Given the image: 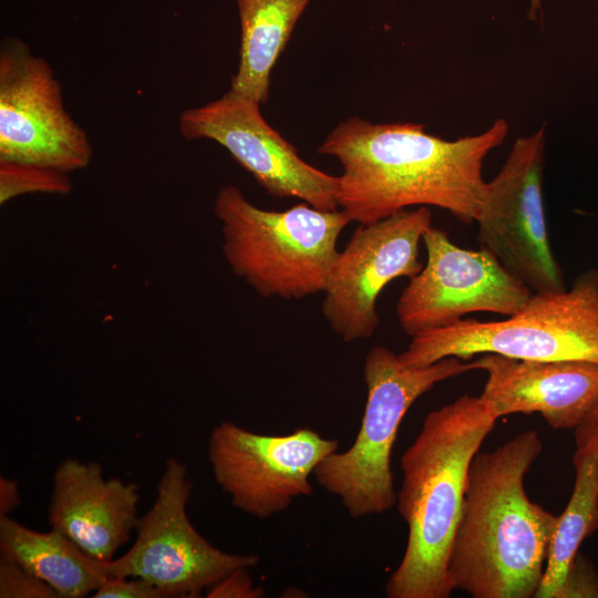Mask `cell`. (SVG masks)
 <instances>
[{
	"instance_id": "obj_1",
	"label": "cell",
	"mask_w": 598,
	"mask_h": 598,
	"mask_svg": "<svg viewBox=\"0 0 598 598\" xmlns=\"http://www.w3.org/2000/svg\"><path fill=\"white\" fill-rule=\"evenodd\" d=\"M508 130L507 121L498 118L480 134L448 141L426 133L422 124H373L352 116L317 152L341 164L338 204L351 221L371 224L420 205L472 224L487 190L484 159Z\"/></svg>"
},
{
	"instance_id": "obj_2",
	"label": "cell",
	"mask_w": 598,
	"mask_h": 598,
	"mask_svg": "<svg viewBox=\"0 0 598 598\" xmlns=\"http://www.w3.org/2000/svg\"><path fill=\"white\" fill-rule=\"evenodd\" d=\"M542 451L538 432L528 430L472 458L447 564L454 589L473 598L535 597L558 519L525 491Z\"/></svg>"
},
{
	"instance_id": "obj_3",
	"label": "cell",
	"mask_w": 598,
	"mask_h": 598,
	"mask_svg": "<svg viewBox=\"0 0 598 598\" xmlns=\"http://www.w3.org/2000/svg\"><path fill=\"white\" fill-rule=\"evenodd\" d=\"M498 419L480 396L462 395L431 411L401 456L399 514L408 524L404 555L385 584L388 598H447V564L467 472Z\"/></svg>"
},
{
	"instance_id": "obj_4",
	"label": "cell",
	"mask_w": 598,
	"mask_h": 598,
	"mask_svg": "<svg viewBox=\"0 0 598 598\" xmlns=\"http://www.w3.org/2000/svg\"><path fill=\"white\" fill-rule=\"evenodd\" d=\"M214 210L233 272L261 297L288 300L323 292L338 238L351 221L342 209L305 202L285 210L259 208L234 185L218 192Z\"/></svg>"
},
{
	"instance_id": "obj_5",
	"label": "cell",
	"mask_w": 598,
	"mask_h": 598,
	"mask_svg": "<svg viewBox=\"0 0 598 598\" xmlns=\"http://www.w3.org/2000/svg\"><path fill=\"white\" fill-rule=\"evenodd\" d=\"M475 370L473 361L447 357L423 367L404 365L383 346L364 359L367 402L360 430L344 452H333L313 471L318 484L338 496L349 515H380L396 504L391 453L404 415L435 384Z\"/></svg>"
},
{
	"instance_id": "obj_6",
	"label": "cell",
	"mask_w": 598,
	"mask_h": 598,
	"mask_svg": "<svg viewBox=\"0 0 598 598\" xmlns=\"http://www.w3.org/2000/svg\"><path fill=\"white\" fill-rule=\"evenodd\" d=\"M484 353L598 363V269L580 272L569 289L533 292L522 310L504 320L461 319L422 332L398 355L404 365L423 367Z\"/></svg>"
},
{
	"instance_id": "obj_7",
	"label": "cell",
	"mask_w": 598,
	"mask_h": 598,
	"mask_svg": "<svg viewBox=\"0 0 598 598\" xmlns=\"http://www.w3.org/2000/svg\"><path fill=\"white\" fill-rule=\"evenodd\" d=\"M192 489L186 465L168 458L152 506L136 522L135 542L107 564L110 577L142 578L168 598H194L231 571L260 563L256 554H230L215 547L195 529L186 512Z\"/></svg>"
},
{
	"instance_id": "obj_8",
	"label": "cell",
	"mask_w": 598,
	"mask_h": 598,
	"mask_svg": "<svg viewBox=\"0 0 598 598\" xmlns=\"http://www.w3.org/2000/svg\"><path fill=\"white\" fill-rule=\"evenodd\" d=\"M545 126L518 137L487 182L476 240L534 293L566 289L550 247L543 200Z\"/></svg>"
},
{
	"instance_id": "obj_9",
	"label": "cell",
	"mask_w": 598,
	"mask_h": 598,
	"mask_svg": "<svg viewBox=\"0 0 598 598\" xmlns=\"http://www.w3.org/2000/svg\"><path fill=\"white\" fill-rule=\"evenodd\" d=\"M93 148L64 109L61 85L47 60L21 40L0 48V161L64 173L85 168Z\"/></svg>"
},
{
	"instance_id": "obj_10",
	"label": "cell",
	"mask_w": 598,
	"mask_h": 598,
	"mask_svg": "<svg viewBox=\"0 0 598 598\" xmlns=\"http://www.w3.org/2000/svg\"><path fill=\"white\" fill-rule=\"evenodd\" d=\"M426 264L410 278L396 302L402 330L410 337L452 324L471 312L511 317L532 290L487 249H465L431 226L423 234Z\"/></svg>"
},
{
	"instance_id": "obj_11",
	"label": "cell",
	"mask_w": 598,
	"mask_h": 598,
	"mask_svg": "<svg viewBox=\"0 0 598 598\" xmlns=\"http://www.w3.org/2000/svg\"><path fill=\"white\" fill-rule=\"evenodd\" d=\"M431 226L432 213L426 206L406 208L375 223L360 224L338 252L321 312L344 342L373 336L380 323V293L394 279H410L420 272V241Z\"/></svg>"
},
{
	"instance_id": "obj_12",
	"label": "cell",
	"mask_w": 598,
	"mask_h": 598,
	"mask_svg": "<svg viewBox=\"0 0 598 598\" xmlns=\"http://www.w3.org/2000/svg\"><path fill=\"white\" fill-rule=\"evenodd\" d=\"M338 447L337 440L309 427L265 435L223 422L210 431L207 455L216 482L233 505L265 519L286 511L295 498L311 495L310 476Z\"/></svg>"
},
{
	"instance_id": "obj_13",
	"label": "cell",
	"mask_w": 598,
	"mask_h": 598,
	"mask_svg": "<svg viewBox=\"0 0 598 598\" xmlns=\"http://www.w3.org/2000/svg\"><path fill=\"white\" fill-rule=\"evenodd\" d=\"M259 105L229 89L217 100L183 111L178 130L185 140L220 144L270 196L293 197L321 210H337L339 177L303 161L266 122Z\"/></svg>"
},
{
	"instance_id": "obj_14",
	"label": "cell",
	"mask_w": 598,
	"mask_h": 598,
	"mask_svg": "<svg viewBox=\"0 0 598 598\" xmlns=\"http://www.w3.org/2000/svg\"><path fill=\"white\" fill-rule=\"evenodd\" d=\"M473 363L487 374L481 398L497 419L539 413L553 429L575 430L598 401L597 362L484 353Z\"/></svg>"
},
{
	"instance_id": "obj_15",
	"label": "cell",
	"mask_w": 598,
	"mask_h": 598,
	"mask_svg": "<svg viewBox=\"0 0 598 598\" xmlns=\"http://www.w3.org/2000/svg\"><path fill=\"white\" fill-rule=\"evenodd\" d=\"M140 485L105 478L100 464L64 458L53 475L48 520L90 556L111 561L135 530Z\"/></svg>"
},
{
	"instance_id": "obj_16",
	"label": "cell",
	"mask_w": 598,
	"mask_h": 598,
	"mask_svg": "<svg viewBox=\"0 0 598 598\" xmlns=\"http://www.w3.org/2000/svg\"><path fill=\"white\" fill-rule=\"evenodd\" d=\"M0 556L24 566L60 598L93 594L107 578L109 561L96 559L61 532H38L0 515Z\"/></svg>"
},
{
	"instance_id": "obj_17",
	"label": "cell",
	"mask_w": 598,
	"mask_h": 598,
	"mask_svg": "<svg viewBox=\"0 0 598 598\" xmlns=\"http://www.w3.org/2000/svg\"><path fill=\"white\" fill-rule=\"evenodd\" d=\"M239 64L230 90L259 104L268 100L271 71L310 0H236Z\"/></svg>"
},
{
	"instance_id": "obj_18",
	"label": "cell",
	"mask_w": 598,
	"mask_h": 598,
	"mask_svg": "<svg viewBox=\"0 0 598 598\" xmlns=\"http://www.w3.org/2000/svg\"><path fill=\"white\" fill-rule=\"evenodd\" d=\"M575 484L570 499L558 515L544 576L535 598H555L581 543L598 530V444L575 432Z\"/></svg>"
},
{
	"instance_id": "obj_19",
	"label": "cell",
	"mask_w": 598,
	"mask_h": 598,
	"mask_svg": "<svg viewBox=\"0 0 598 598\" xmlns=\"http://www.w3.org/2000/svg\"><path fill=\"white\" fill-rule=\"evenodd\" d=\"M71 190L68 173L10 161H0V202L28 193L65 195Z\"/></svg>"
},
{
	"instance_id": "obj_20",
	"label": "cell",
	"mask_w": 598,
	"mask_h": 598,
	"mask_svg": "<svg viewBox=\"0 0 598 598\" xmlns=\"http://www.w3.org/2000/svg\"><path fill=\"white\" fill-rule=\"evenodd\" d=\"M0 598H60L44 580L19 563L0 556Z\"/></svg>"
},
{
	"instance_id": "obj_21",
	"label": "cell",
	"mask_w": 598,
	"mask_h": 598,
	"mask_svg": "<svg viewBox=\"0 0 598 598\" xmlns=\"http://www.w3.org/2000/svg\"><path fill=\"white\" fill-rule=\"evenodd\" d=\"M555 598H598V569L580 551L573 559Z\"/></svg>"
},
{
	"instance_id": "obj_22",
	"label": "cell",
	"mask_w": 598,
	"mask_h": 598,
	"mask_svg": "<svg viewBox=\"0 0 598 598\" xmlns=\"http://www.w3.org/2000/svg\"><path fill=\"white\" fill-rule=\"evenodd\" d=\"M94 598H168L156 585L142 578L107 577L93 592Z\"/></svg>"
},
{
	"instance_id": "obj_23",
	"label": "cell",
	"mask_w": 598,
	"mask_h": 598,
	"mask_svg": "<svg viewBox=\"0 0 598 598\" xmlns=\"http://www.w3.org/2000/svg\"><path fill=\"white\" fill-rule=\"evenodd\" d=\"M249 568H238L206 590L209 598H260L264 589L255 586L249 576Z\"/></svg>"
},
{
	"instance_id": "obj_24",
	"label": "cell",
	"mask_w": 598,
	"mask_h": 598,
	"mask_svg": "<svg viewBox=\"0 0 598 598\" xmlns=\"http://www.w3.org/2000/svg\"><path fill=\"white\" fill-rule=\"evenodd\" d=\"M20 489L16 480L0 477V515L10 514L20 505Z\"/></svg>"
},
{
	"instance_id": "obj_25",
	"label": "cell",
	"mask_w": 598,
	"mask_h": 598,
	"mask_svg": "<svg viewBox=\"0 0 598 598\" xmlns=\"http://www.w3.org/2000/svg\"><path fill=\"white\" fill-rule=\"evenodd\" d=\"M575 432L595 437L598 444V401L582 422L575 429Z\"/></svg>"
}]
</instances>
